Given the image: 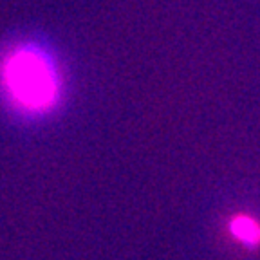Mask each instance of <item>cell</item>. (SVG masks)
I'll list each match as a JSON object with an SVG mask.
<instances>
[{"label": "cell", "instance_id": "1", "mask_svg": "<svg viewBox=\"0 0 260 260\" xmlns=\"http://www.w3.org/2000/svg\"><path fill=\"white\" fill-rule=\"evenodd\" d=\"M0 89L18 112L49 114L61 100L60 63L40 42H16L0 56Z\"/></svg>", "mask_w": 260, "mask_h": 260}, {"label": "cell", "instance_id": "2", "mask_svg": "<svg viewBox=\"0 0 260 260\" xmlns=\"http://www.w3.org/2000/svg\"><path fill=\"white\" fill-rule=\"evenodd\" d=\"M230 235L237 240V242L248 246V248H255L260 244V222L251 215H235L230 220Z\"/></svg>", "mask_w": 260, "mask_h": 260}]
</instances>
